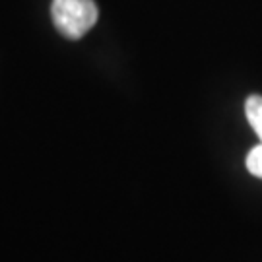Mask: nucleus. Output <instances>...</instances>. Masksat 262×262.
Instances as JSON below:
<instances>
[{
  "label": "nucleus",
  "instance_id": "obj_1",
  "mask_svg": "<svg viewBox=\"0 0 262 262\" xmlns=\"http://www.w3.org/2000/svg\"><path fill=\"white\" fill-rule=\"evenodd\" d=\"M55 28L68 39H80L95 26L97 6L94 0H53Z\"/></svg>",
  "mask_w": 262,
  "mask_h": 262
},
{
  "label": "nucleus",
  "instance_id": "obj_2",
  "mask_svg": "<svg viewBox=\"0 0 262 262\" xmlns=\"http://www.w3.org/2000/svg\"><path fill=\"white\" fill-rule=\"evenodd\" d=\"M245 115L247 121L253 126V130L256 132V136L262 142V95H251L245 101Z\"/></svg>",
  "mask_w": 262,
  "mask_h": 262
},
{
  "label": "nucleus",
  "instance_id": "obj_3",
  "mask_svg": "<svg viewBox=\"0 0 262 262\" xmlns=\"http://www.w3.org/2000/svg\"><path fill=\"white\" fill-rule=\"evenodd\" d=\"M245 163H247V169H249L251 175L262 179V142L247 154V161Z\"/></svg>",
  "mask_w": 262,
  "mask_h": 262
}]
</instances>
